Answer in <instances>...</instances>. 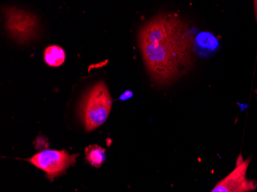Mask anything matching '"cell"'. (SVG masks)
<instances>
[{"label": "cell", "mask_w": 257, "mask_h": 192, "mask_svg": "<svg viewBox=\"0 0 257 192\" xmlns=\"http://www.w3.org/2000/svg\"><path fill=\"white\" fill-rule=\"evenodd\" d=\"M78 154H69L65 150H43L27 160L39 169L45 171L50 181L66 173L74 165Z\"/></svg>", "instance_id": "obj_4"}, {"label": "cell", "mask_w": 257, "mask_h": 192, "mask_svg": "<svg viewBox=\"0 0 257 192\" xmlns=\"http://www.w3.org/2000/svg\"><path fill=\"white\" fill-rule=\"evenodd\" d=\"M139 47L152 80L167 86L194 66L196 55L188 23L177 14H160L138 33Z\"/></svg>", "instance_id": "obj_1"}, {"label": "cell", "mask_w": 257, "mask_h": 192, "mask_svg": "<svg viewBox=\"0 0 257 192\" xmlns=\"http://www.w3.org/2000/svg\"><path fill=\"white\" fill-rule=\"evenodd\" d=\"M250 160L249 158L243 161L242 156H239L236 168L221 180L211 192H249L256 188V182L246 178V171Z\"/></svg>", "instance_id": "obj_5"}, {"label": "cell", "mask_w": 257, "mask_h": 192, "mask_svg": "<svg viewBox=\"0 0 257 192\" xmlns=\"http://www.w3.org/2000/svg\"><path fill=\"white\" fill-rule=\"evenodd\" d=\"M86 159L92 166L99 167L106 159V150L98 145H90L86 149Z\"/></svg>", "instance_id": "obj_8"}, {"label": "cell", "mask_w": 257, "mask_h": 192, "mask_svg": "<svg viewBox=\"0 0 257 192\" xmlns=\"http://www.w3.org/2000/svg\"><path fill=\"white\" fill-rule=\"evenodd\" d=\"M193 49L196 56L210 57L219 50V41L213 33L203 32L195 37Z\"/></svg>", "instance_id": "obj_6"}, {"label": "cell", "mask_w": 257, "mask_h": 192, "mask_svg": "<svg viewBox=\"0 0 257 192\" xmlns=\"http://www.w3.org/2000/svg\"><path fill=\"white\" fill-rule=\"evenodd\" d=\"M134 93L131 91H125L122 95H120V97L119 98V100L125 101L127 99H130L133 97Z\"/></svg>", "instance_id": "obj_9"}, {"label": "cell", "mask_w": 257, "mask_h": 192, "mask_svg": "<svg viewBox=\"0 0 257 192\" xmlns=\"http://www.w3.org/2000/svg\"><path fill=\"white\" fill-rule=\"evenodd\" d=\"M43 58L46 64L51 67H59L64 63L66 60V53L60 46L52 45L45 50Z\"/></svg>", "instance_id": "obj_7"}, {"label": "cell", "mask_w": 257, "mask_h": 192, "mask_svg": "<svg viewBox=\"0 0 257 192\" xmlns=\"http://www.w3.org/2000/svg\"><path fill=\"white\" fill-rule=\"evenodd\" d=\"M3 10L6 30L16 43L26 44L38 37L40 24L37 16L14 7H6Z\"/></svg>", "instance_id": "obj_3"}, {"label": "cell", "mask_w": 257, "mask_h": 192, "mask_svg": "<svg viewBox=\"0 0 257 192\" xmlns=\"http://www.w3.org/2000/svg\"><path fill=\"white\" fill-rule=\"evenodd\" d=\"M112 105V98L105 82H97L86 92L79 110L86 131H93L106 122Z\"/></svg>", "instance_id": "obj_2"}]
</instances>
